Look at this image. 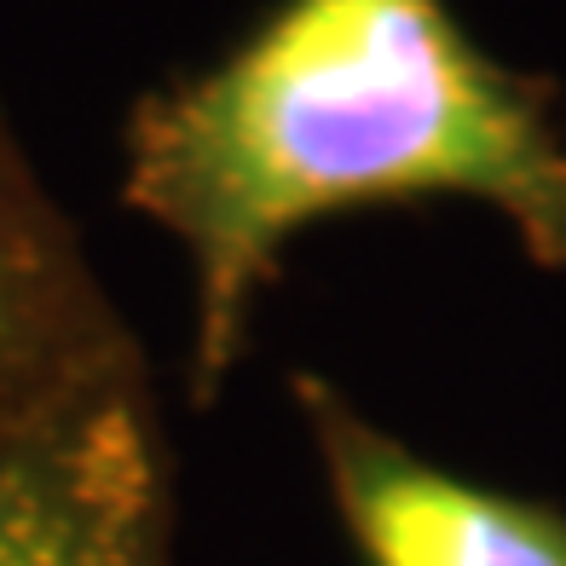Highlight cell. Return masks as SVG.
Returning a JSON list of instances; mask_svg holds the SVG:
<instances>
[{
  "label": "cell",
  "instance_id": "cell-1",
  "mask_svg": "<svg viewBox=\"0 0 566 566\" xmlns=\"http://www.w3.org/2000/svg\"><path fill=\"white\" fill-rule=\"evenodd\" d=\"M469 197L566 272V134L446 0H277L209 70L122 127V202L186 249L191 405L238 370L254 306L306 226Z\"/></svg>",
  "mask_w": 566,
  "mask_h": 566
},
{
  "label": "cell",
  "instance_id": "cell-3",
  "mask_svg": "<svg viewBox=\"0 0 566 566\" xmlns=\"http://www.w3.org/2000/svg\"><path fill=\"white\" fill-rule=\"evenodd\" d=\"M290 388L358 566H566V514L417 457L324 376Z\"/></svg>",
  "mask_w": 566,
  "mask_h": 566
},
{
  "label": "cell",
  "instance_id": "cell-2",
  "mask_svg": "<svg viewBox=\"0 0 566 566\" xmlns=\"http://www.w3.org/2000/svg\"><path fill=\"white\" fill-rule=\"evenodd\" d=\"M0 566H174V469L145 358L0 422Z\"/></svg>",
  "mask_w": 566,
  "mask_h": 566
},
{
  "label": "cell",
  "instance_id": "cell-4",
  "mask_svg": "<svg viewBox=\"0 0 566 566\" xmlns=\"http://www.w3.org/2000/svg\"><path fill=\"white\" fill-rule=\"evenodd\" d=\"M134 358L122 306L0 105V422Z\"/></svg>",
  "mask_w": 566,
  "mask_h": 566
}]
</instances>
